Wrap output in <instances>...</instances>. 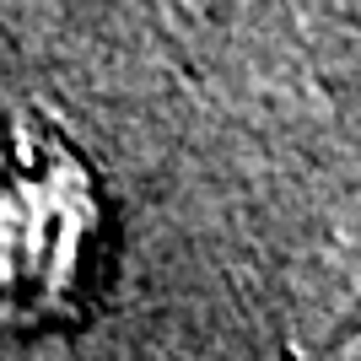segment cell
I'll use <instances>...</instances> for the list:
<instances>
[{
    "label": "cell",
    "mask_w": 361,
    "mask_h": 361,
    "mask_svg": "<svg viewBox=\"0 0 361 361\" xmlns=\"http://www.w3.org/2000/svg\"><path fill=\"white\" fill-rule=\"evenodd\" d=\"M103 200L87 157L27 108H0V329L54 324L87 297Z\"/></svg>",
    "instance_id": "6da1fadb"
}]
</instances>
